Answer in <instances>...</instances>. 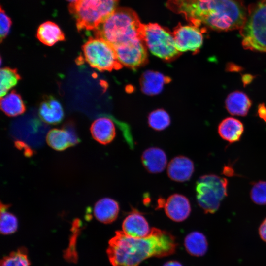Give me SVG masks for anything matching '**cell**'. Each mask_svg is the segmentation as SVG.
<instances>
[{"label":"cell","instance_id":"1","mask_svg":"<svg viewBox=\"0 0 266 266\" xmlns=\"http://www.w3.org/2000/svg\"><path fill=\"white\" fill-rule=\"evenodd\" d=\"M166 6L192 25L217 31L240 30L247 14L240 0H168Z\"/></svg>","mask_w":266,"mask_h":266},{"label":"cell","instance_id":"2","mask_svg":"<svg viewBox=\"0 0 266 266\" xmlns=\"http://www.w3.org/2000/svg\"><path fill=\"white\" fill-rule=\"evenodd\" d=\"M177 243L169 233L152 228L143 237H133L117 231L110 239L107 249L109 260L113 266H138L152 257H163L173 254Z\"/></svg>","mask_w":266,"mask_h":266},{"label":"cell","instance_id":"3","mask_svg":"<svg viewBox=\"0 0 266 266\" xmlns=\"http://www.w3.org/2000/svg\"><path fill=\"white\" fill-rule=\"evenodd\" d=\"M142 24L133 10L117 8L94 30L95 36L103 38L113 46L140 37Z\"/></svg>","mask_w":266,"mask_h":266},{"label":"cell","instance_id":"4","mask_svg":"<svg viewBox=\"0 0 266 266\" xmlns=\"http://www.w3.org/2000/svg\"><path fill=\"white\" fill-rule=\"evenodd\" d=\"M118 0H77L70 3L69 11L79 31L95 30L117 8Z\"/></svg>","mask_w":266,"mask_h":266},{"label":"cell","instance_id":"5","mask_svg":"<svg viewBox=\"0 0 266 266\" xmlns=\"http://www.w3.org/2000/svg\"><path fill=\"white\" fill-rule=\"evenodd\" d=\"M240 34L245 49L266 52V0H259L248 7Z\"/></svg>","mask_w":266,"mask_h":266},{"label":"cell","instance_id":"6","mask_svg":"<svg viewBox=\"0 0 266 266\" xmlns=\"http://www.w3.org/2000/svg\"><path fill=\"white\" fill-rule=\"evenodd\" d=\"M140 37L147 51L161 59L171 60L179 53L173 33L158 24H142Z\"/></svg>","mask_w":266,"mask_h":266},{"label":"cell","instance_id":"7","mask_svg":"<svg viewBox=\"0 0 266 266\" xmlns=\"http://www.w3.org/2000/svg\"><path fill=\"white\" fill-rule=\"evenodd\" d=\"M227 179L215 174L204 175L198 179L195 188L196 199L205 213L213 214L218 209L227 196Z\"/></svg>","mask_w":266,"mask_h":266},{"label":"cell","instance_id":"8","mask_svg":"<svg viewBox=\"0 0 266 266\" xmlns=\"http://www.w3.org/2000/svg\"><path fill=\"white\" fill-rule=\"evenodd\" d=\"M85 61L100 71H111L119 65L114 47L99 37H90L82 46Z\"/></svg>","mask_w":266,"mask_h":266},{"label":"cell","instance_id":"9","mask_svg":"<svg viewBox=\"0 0 266 266\" xmlns=\"http://www.w3.org/2000/svg\"><path fill=\"white\" fill-rule=\"evenodd\" d=\"M114 47L119 65L135 68L146 61L148 51L141 37Z\"/></svg>","mask_w":266,"mask_h":266},{"label":"cell","instance_id":"10","mask_svg":"<svg viewBox=\"0 0 266 266\" xmlns=\"http://www.w3.org/2000/svg\"><path fill=\"white\" fill-rule=\"evenodd\" d=\"M203 29L193 25H178L173 33L179 52H197L202 45Z\"/></svg>","mask_w":266,"mask_h":266},{"label":"cell","instance_id":"11","mask_svg":"<svg viewBox=\"0 0 266 266\" xmlns=\"http://www.w3.org/2000/svg\"><path fill=\"white\" fill-rule=\"evenodd\" d=\"M48 145L56 151H63L75 145L79 139L71 124L65 125L62 128H54L50 130L46 136Z\"/></svg>","mask_w":266,"mask_h":266},{"label":"cell","instance_id":"12","mask_svg":"<svg viewBox=\"0 0 266 266\" xmlns=\"http://www.w3.org/2000/svg\"><path fill=\"white\" fill-rule=\"evenodd\" d=\"M163 208L167 216L175 222H182L189 216L191 207L188 199L179 194H174L165 200Z\"/></svg>","mask_w":266,"mask_h":266},{"label":"cell","instance_id":"13","mask_svg":"<svg viewBox=\"0 0 266 266\" xmlns=\"http://www.w3.org/2000/svg\"><path fill=\"white\" fill-rule=\"evenodd\" d=\"M122 228L125 234L133 237H145L151 232L146 218L134 209L123 220Z\"/></svg>","mask_w":266,"mask_h":266},{"label":"cell","instance_id":"14","mask_svg":"<svg viewBox=\"0 0 266 266\" xmlns=\"http://www.w3.org/2000/svg\"><path fill=\"white\" fill-rule=\"evenodd\" d=\"M194 171V164L189 158L178 156L171 160L167 166V173L173 181L183 182L189 180Z\"/></svg>","mask_w":266,"mask_h":266},{"label":"cell","instance_id":"15","mask_svg":"<svg viewBox=\"0 0 266 266\" xmlns=\"http://www.w3.org/2000/svg\"><path fill=\"white\" fill-rule=\"evenodd\" d=\"M93 138L98 143L107 145L116 136V128L113 120L108 116H100L95 120L90 127Z\"/></svg>","mask_w":266,"mask_h":266},{"label":"cell","instance_id":"16","mask_svg":"<svg viewBox=\"0 0 266 266\" xmlns=\"http://www.w3.org/2000/svg\"><path fill=\"white\" fill-rule=\"evenodd\" d=\"M38 114L43 122L53 125L60 123L64 116L61 103L52 96H47L43 98L39 105Z\"/></svg>","mask_w":266,"mask_h":266},{"label":"cell","instance_id":"17","mask_svg":"<svg viewBox=\"0 0 266 266\" xmlns=\"http://www.w3.org/2000/svg\"><path fill=\"white\" fill-rule=\"evenodd\" d=\"M141 162L146 170L151 173H158L164 170L167 162L164 151L158 147H150L144 151Z\"/></svg>","mask_w":266,"mask_h":266},{"label":"cell","instance_id":"18","mask_svg":"<svg viewBox=\"0 0 266 266\" xmlns=\"http://www.w3.org/2000/svg\"><path fill=\"white\" fill-rule=\"evenodd\" d=\"M119 210L117 201L111 198H104L95 203L94 214L96 218L101 223L110 224L117 219Z\"/></svg>","mask_w":266,"mask_h":266},{"label":"cell","instance_id":"19","mask_svg":"<svg viewBox=\"0 0 266 266\" xmlns=\"http://www.w3.org/2000/svg\"><path fill=\"white\" fill-rule=\"evenodd\" d=\"M167 81V78L163 73L154 70H147L141 77V89L146 95H156L162 92Z\"/></svg>","mask_w":266,"mask_h":266},{"label":"cell","instance_id":"20","mask_svg":"<svg viewBox=\"0 0 266 266\" xmlns=\"http://www.w3.org/2000/svg\"><path fill=\"white\" fill-rule=\"evenodd\" d=\"M251 104L248 96L238 91L229 94L225 101L226 108L231 114L241 116L247 114Z\"/></svg>","mask_w":266,"mask_h":266},{"label":"cell","instance_id":"21","mask_svg":"<svg viewBox=\"0 0 266 266\" xmlns=\"http://www.w3.org/2000/svg\"><path fill=\"white\" fill-rule=\"evenodd\" d=\"M218 132L223 139L232 143L240 140L244 132V126L239 120L228 117L219 124Z\"/></svg>","mask_w":266,"mask_h":266},{"label":"cell","instance_id":"22","mask_svg":"<svg viewBox=\"0 0 266 266\" xmlns=\"http://www.w3.org/2000/svg\"><path fill=\"white\" fill-rule=\"evenodd\" d=\"M36 36L41 43L50 46L65 40V34L59 26L55 23L49 21L39 25L37 31Z\"/></svg>","mask_w":266,"mask_h":266},{"label":"cell","instance_id":"23","mask_svg":"<svg viewBox=\"0 0 266 266\" xmlns=\"http://www.w3.org/2000/svg\"><path fill=\"white\" fill-rule=\"evenodd\" d=\"M1 110L7 116L15 117L24 113L26 111L25 104L21 95L15 90L1 97Z\"/></svg>","mask_w":266,"mask_h":266},{"label":"cell","instance_id":"24","mask_svg":"<svg viewBox=\"0 0 266 266\" xmlns=\"http://www.w3.org/2000/svg\"><path fill=\"white\" fill-rule=\"evenodd\" d=\"M184 246L186 251L194 256H202L207 251L208 243L205 235L197 231L188 234L184 240Z\"/></svg>","mask_w":266,"mask_h":266},{"label":"cell","instance_id":"25","mask_svg":"<svg viewBox=\"0 0 266 266\" xmlns=\"http://www.w3.org/2000/svg\"><path fill=\"white\" fill-rule=\"evenodd\" d=\"M0 76V97L6 95L8 91L16 85L21 78L16 69L9 67L1 68Z\"/></svg>","mask_w":266,"mask_h":266},{"label":"cell","instance_id":"26","mask_svg":"<svg viewBox=\"0 0 266 266\" xmlns=\"http://www.w3.org/2000/svg\"><path fill=\"white\" fill-rule=\"evenodd\" d=\"M9 205L0 203V231L3 234H10L18 228V220L12 213L7 211Z\"/></svg>","mask_w":266,"mask_h":266},{"label":"cell","instance_id":"27","mask_svg":"<svg viewBox=\"0 0 266 266\" xmlns=\"http://www.w3.org/2000/svg\"><path fill=\"white\" fill-rule=\"evenodd\" d=\"M170 117L164 109H157L152 111L148 117V123L153 129L161 131L167 128L170 124Z\"/></svg>","mask_w":266,"mask_h":266},{"label":"cell","instance_id":"28","mask_svg":"<svg viewBox=\"0 0 266 266\" xmlns=\"http://www.w3.org/2000/svg\"><path fill=\"white\" fill-rule=\"evenodd\" d=\"M81 222L79 219H75L72 222L71 235L69 244L67 249L64 252V257L69 262L75 263L77 260V254L76 250L77 239L80 231Z\"/></svg>","mask_w":266,"mask_h":266},{"label":"cell","instance_id":"29","mask_svg":"<svg viewBox=\"0 0 266 266\" xmlns=\"http://www.w3.org/2000/svg\"><path fill=\"white\" fill-rule=\"evenodd\" d=\"M27 250L20 248L4 257L1 261L0 266H30Z\"/></svg>","mask_w":266,"mask_h":266},{"label":"cell","instance_id":"30","mask_svg":"<svg viewBox=\"0 0 266 266\" xmlns=\"http://www.w3.org/2000/svg\"><path fill=\"white\" fill-rule=\"evenodd\" d=\"M253 202L259 205L266 204V181H260L253 184L250 192Z\"/></svg>","mask_w":266,"mask_h":266},{"label":"cell","instance_id":"31","mask_svg":"<svg viewBox=\"0 0 266 266\" xmlns=\"http://www.w3.org/2000/svg\"><path fill=\"white\" fill-rule=\"evenodd\" d=\"M0 41L2 42L6 37L9 32L12 25V21L10 18L6 15L4 10L2 8L1 6H0Z\"/></svg>","mask_w":266,"mask_h":266},{"label":"cell","instance_id":"32","mask_svg":"<svg viewBox=\"0 0 266 266\" xmlns=\"http://www.w3.org/2000/svg\"><path fill=\"white\" fill-rule=\"evenodd\" d=\"M15 145L17 148L20 150L24 149V154L26 156H30L32 155L33 152L31 149L28 147L24 142L21 141H16L15 142Z\"/></svg>","mask_w":266,"mask_h":266},{"label":"cell","instance_id":"33","mask_svg":"<svg viewBox=\"0 0 266 266\" xmlns=\"http://www.w3.org/2000/svg\"><path fill=\"white\" fill-rule=\"evenodd\" d=\"M259 233L261 238L266 242V218L264 220L259 228Z\"/></svg>","mask_w":266,"mask_h":266},{"label":"cell","instance_id":"34","mask_svg":"<svg viewBox=\"0 0 266 266\" xmlns=\"http://www.w3.org/2000/svg\"><path fill=\"white\" fill-rule=\"evenodd\" d=\"M258 113L261 118L266 122V108L263 105L259 106Z\"/></svg>","mask_w":266,"mask_h":266},{"label":"cell","instance_id":"35","mask_svg":"<svg viewBox=\"0 0 266 266\" xmlns=\"http://www.w3.org/2000/svg\"><path fill=\"white\" fill-rule=\"evenodd\" d=\"M163 266H182V265L177 261H170L166 263Z\"/></svg>","mask_w":266,"mask_h":266},{"label":"cell","instance_id":"36","mask_svg":"<svg viewBox=\"0 0 266 266\" xmlns=\"http://www.w3.org/2000/svg\"><path fill=\"white\" fill-rule=\"evenodd\" d=\"M67 0V1H68L69 2H71H71H73L75 1H76L77 0Z\"/></svg>","mask_w":266,"mask_h":266}]
</instances>
